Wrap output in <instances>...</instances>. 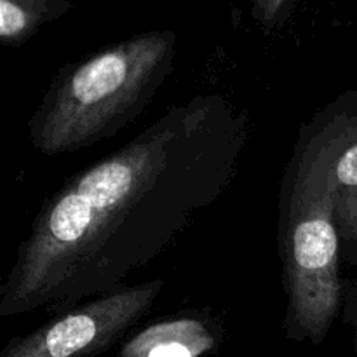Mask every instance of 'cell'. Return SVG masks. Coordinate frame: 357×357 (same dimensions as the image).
Wrapping results in <instances>:
<instances>
[{
    "label": "cell",
    "instance_id": "cell-1",
    "mask_svg": "<svg viewBox=\"0 0 357 357\" xmlns=\"http://www.w3.org/2000/svg\"><path fill=\"white\" fill-rule=\"evenodd\" d=\"M251 124L222 94L174 105L49 195L0 286V317L126 288L236 181Z\"/></svg>",
    "mask_w": 357,
    "mask_h": 357
},
{
    "label": "cell",
    "instance_id": "cell-2",
    "mask_svg": "<svg viewBox=\"0 0 357 357\" xmlns=\"http://www.w3.org/2000/svg\"><path fill=\"white\" fill-rule=\"evenodd\" d=\"M176 33L152 30L65 65L28 121L42 155L72 153L112 138L145 112L173 72Z\"/></svg>",
    "mask_w": 357,
    "mask_h": 357
},
{
    "label": "cell",
    "instance_id": "cell-3",
    "mask_svg": "<svg viewBox=\"0 0 357 357\" xmlns=\"http://www.w3.org/2000/svg\"><path fill=\"white\" fill-rule=\"evenodd\" d=\"M279 239L286 338L321 345L344 307L342 248L323 157L302 135L282 181Z\"/></svg>",
    "mask_w": 357,
    "mask_h": 357
},
{
    "label": "cell",
    "instance_id": "cell-4",
    "mask_svg": "<svg viewBox=\"0 0 357 357\" xmlns=\"http://www.w3.org/2000/svg\"><path fill=\"white\" fill-rule=\"evenodd\" d=\"M162 279L86 300L37 330L10 338L0 357H96L121 342L153 309Z\"/></svg>",
    "mask_w": 357,
    "mask_h": 357
},
{
    "label": "cell",
    "instance_id": "cell-5",
    "mask_svg": "<svg viewBox=\"0 0 357 357\" xmlns=\"http://www.w3.org/2000/svg\"><path fill=\"white\" fill-rule=\"evenodd\" d=\"M300 135L323 157L342 264L357 265V87L323 108Z\"/></svg>",
    "mask_w": 357,
    "mask_h": 357
},
{
    "label": "cell",
    "instance_id": "cell-6",
    "mask_svg": "<svg viewBox=\"0 0 357 357\" xmlns=\"http://www.w3.org/2000/svg\"><path fill=\"white\" fill-rule=\"evenodd\" d=\"M223 340L220 319L188 310L146 324L121 345L115 357H206L215 354Z\"/></svg>",
    "mask_w": 357,
    "mask_h": 357
},
{
    "label": "cell",
    "instance_id": "cell-7",
    "mask_svg": "<svg viewBox=\"0 0 357 357\" xmlns=\"http://www.w3.org/2000/svg\"><path fill=\"white\" fill-rule=\"evenodd\" d=\"M70 9V0H0V42L6 47H20Z\"/></svg>",
    "mask_w": 357,
    "mask_h": 357
},
{
    "label": "cell",
    "instance_id": "cell-8",
    "mask_svg": "<svg viewBox=\"0 0 357 357\" xmlns=\"http://www.w3.org/2000/svg\"><path fill=\"white\" fill-rule=\"evenodd\" d=\"M295 0H250L251 16L264 30H272L282 23Z\"/></svg>",
    "mask_w": 357,
    "mask_h": 357
},
{
    "label": "cell",
    "instance_id": "cell-9",
    "mask_svg": "<svg viewBox=\"0 0 357 357\" xmlns=\"http://www.w3.org/2000/svg\"><path fill=\"white\" fill-rule=\"evenodd\" d=\"M344 321L354 330V345L357 354V282L344 281V307H342Z\"/></svg>",
    "mask_w": 357,
    "mask_h": 357
}]
</instances>
